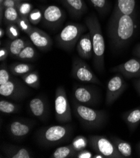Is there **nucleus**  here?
Wrapping results in <instances>:
<instances>
[{
  "instance_id": "1",
  "label": "nucleus",
  "mask_w": 140,
  "mask_h": 158,
  "mask_svg": "<svg viewBox=\"0 0 140 158\" xmlns=\"http://www.w3.org/2000/svg\"><path fill=\"white\" fill-rule=\"evenodd\" d=\"M136 27L134 15H124L114 9L107 27L108 37L113 48H124L133 37Z\"/></svg>"
},
{
  "instance_id": "2",
  "label": "nucleus",
  "mask_w": 140,
  "mask_h": 158,
  "mask_svg": "<svg viewBox=\"0 0 140 158\" xmlns=\"http://www.w3.org/2000/svg\"><path fill=\"white\" fill-rule=\"evenodd\" d=\"M85 23L91 35L93 47V65L99 73L104 72L105 41L98 19L91 15L85 20Z\"/></svg>"
},
{
  "instance_id": "3",
  "label": "nucleus",
  "mask_w": 140,
  "mask_h": 158,
  "mask_svg": "<svg viewBox=\"0 0 140 158\" xmlns=\"http://www.w3.org/2000/svg\"><path fill=\"white\" fill-rule=\"evenodd\" d=\"M73 111L85 127L90 129L101 128L107 122V115L104 110H97L72 100Z\"/></svg>"
},
{
  "instance_id": "4",
  "label": "nucleus",
  "mask_w": 140,
  "mask_h": 158,
  "mask_svg": "<svg viewBox=\"0 0 140 158\" xmlns=\"http://www.w3.org/2000/svg\"><path fill=\"white\" fill-rule=\"evenodd\" d=\"M72 134L69 125H51L42 127L37 133L38 143L43 146H53L66 143Z\"/></svg>"
},
{
  "instance_id": "5",
  "label": "nucleus",
  "mask_w": 140,
  "mask_h": 158,
  "mask_svg": "<svg viewBox=\"0 0 140 158\" xmlns=\"http://www.w3.org/2000/svg\"><path fill=\"white\" fill-rule=\"evenodd\" d=\"M88 29L86 25L68 23L56 37L58 46L67 51H71L81 37Z\"/></svg>"
},
{
  "instance_id": "6",
  "label": "nucleus",
  "mask_w": 140,
  "mask_h": 158,
  "mask_svg": "<svg viewBox=\"0 0 140 158\" xmlns=\"http://www.w3.org/2000/svg\"><path fill=\"white\" fill-rule=\"evenodd\" d=\"M88 143L96 152L102 154L104 157L123 158L113 141L104 135H90Z\"/></svg>"
},
{
  "instance_id": "7",
  "label": "nucleus",
  "mask_w": 140,
  "mask_h": 158,
  "mask_svg": "<svg viewBox=\"0 0 140 158\" xmlns=\"http://www.w3.org/2000/svg\"><path fill=\"white\" fill-rule=\"evenodd\" d=\"M55 117L60 123H68L72 120V111L64 87L58 86L55 97Z\"/></svg>"
},
{
  "instance_id": "8",
  "label": "nucleus",
  "mask_w": 140,
  "mask_h": 158,
  "mask_svg": "<svg viewBox=\"0 0 140 158\" xmlns=\"http://www.w3.org/2000/svg\"><path fill=\"white\" fill-rule=\"evenodd\" d=\"M71 74L72 77L79 81L101 85L100 80L89 66L78 57H75L73 59Z\"/></svg>"
},
{
  "instance_id": "9",
  "label": "nucleus",
  "mask_w": 140,
  "mask_h": 158,
  "mask_svg": "<svg viewBox=\"0 0 140 158\" xmlns=\"http://www.w3.org/2000/svg\"><path fill=\"white\" fill-rule=\"evenodd\" d=\"M28 91V88L25 85L13 77L6 83L0 85V94L14 100H23Z\"/></svg>"
},
{
  "instance_id": "10",
  "label": "nucleus",
  "mask_w": 140,
  "mask_h": 158,
  "mask_svg": "<svg viewBox=\"0 0 140 158\" xmlns=\"http://www.w3.org/2000/svg\"><path fill=\"white\" fill-rule=\"evenodd\" d=\"M127 84L121 74H116L109 80L107 85L106 104L113 105L125 91Z\"/></svg>"
},
{
  "instance_id": "11",
  "label": "nucleus",
  "mask_w": 140,
  "mask_h": 158,
  "mask_svg": "<svg viewBox=\"0 0 140 158\" xmlns=\"http://www.w3.org/2000/svg\"><path fill=\"white\" fill-rule=\"evenodd\" d=\"M73 97L78 103L87 105H96L99 100V92L90 86H77L73 89Z\"/></svg>"
},
{
  "instance_id": "12",
  "label": "nucleus",
  "mask_w": 140,
  "mask_h": 158,
  "mask_svg": "<svg viewBox=\"0 0 140 158\" xmlns=\"http://www.w3.org/2000/svg\"><path fill=\"white\" fill-rule=\"evenodd\" d=\"M65 13L60 7L50 5L46 7L43 13V23L51 29L58 27L65 19Z\"/></svg>"
},
{
  "instance_id": "13",
  "label": "nucleus",
  "mask_w": 140,
  "mask_h": 158,
  "mask_svg": "<svg viewBox=\"0 0 140 158\" xmlns=\"http://www.w3.org/2000/svg\"><path fill=\"white\" fill-rule=\"evenodd\" d=\"M30 41L42 51H47L52 45L51 37L44 31L33 27L32 30L27 34Z\"/></svg>"
},
{
  "instance_id": "14",
  "label": "nucleus",
  "mask_w": 140,
  "mask_h": 158,
  "mask_svg": "<svg viewBox=\"0 0 140 158\" xmlns=\"http://www.w3.org/2000/svg\"><path fill=\"white\" fill-rule=\"evenodd\" d=\"M112 72L120 73L128 79L140 77V59H131L111 68Z\"/></svg>"
},
{
  "instance_id": "15",
  "label": "nucleus",
  "mask_w": 140,
  "mask_h": 158,
  "mask_svg": "<svg viewBox=\"0 0 140 158\" xmlns=\"http://www.w3.org/2000/svg\"><path fill=\"white\" fill-rule=\"evenodd\" d=\"M34 123L25 120H14L8 125V134L14 139H20L26 136L32 131Z\"/></svg>"
},
{
  "instance_id": "16",
  "label": "nucleus",
  "mask_w": 140,
  "mask_h": 158,
  "mask_svg": "<svg viewBox=\"0 0 140 158\" xmlns=\"http://www.w3.org/2000/svg\"><path fill=\"white\" fill-rule=\"evenodd\" d=\"M76 48L79 56L82 59H89L93 56L92 42L89 31L81 37Z\"/></svg>"
},
{
  "instance_id": "17",
  "label": "nucleus",
  "mask_w": 140,
  "mask_h": 158,
  "mask_svg": "<svg viewBox=\"0 0 140 158\" xmlns=\"http://www.w3.org/2000/svg\"><path fill=\"white\" fill-rule=\"evenodd\" d=\"M2 151L6 157L9 158H31L32 154L26 149L11 144H4L2 147Z\"/></svg>"
},
{
  "instance_id": "18",
  "label": "nucleus",
  "mask_w": 140,
  "mask_h": 158,
  "mask_svg": "<svg viewBox=\"0 0 140 158\" xmlns=\"http://www.w3.org/2000/svg\"><path fill=\"white\" fill-rule=\"evenodd\" d=\"M64 6L74 17H79L87 11L84 0H61Z\"/></svg>"
},
{
  "instance_id": "19",
  "label": "nucleus",
  "mask_w": 140,
  "mask_h": 158,
  "mask_svg": "<svg viewBox=\"0 0 140 158\" xmlns=\"http://www.w3.org/2000/svg\"><path fill=\"white\" fill-rule=\"evenodd\" d=\"M30 112L35 117L43 119L46 114V105L44 100L40 97H35L31 100L28 104Z\"/></svg>"
},
{
  "instance_id": "20",
  "label": "nucleus",
  "mask_w": 140,
  "mask_h": 158,
  "mask_svg": "<svg viewBox=\"0 0 140 158\" xmlns=\"http://www.w3.org/2000/svg\"><path fill=\"white\" fill-rule=\"evenodd\" d=\"M122 118L131 132H133L140 123V106L124 113Z\"/></svg>"
},
{
  "instance_id": "21",
  "label": "nucleus",
  "mask_w": 140,
  "mask_h": 158,
  "mask_svg": "<svg viewBox=\"0 0 140 158\" xmlns=\"http://www.w3.org/2000/svg\"><path fill=\"white\" fill-rule=\"evenodd\" d=\"M28 41L23 38H18L8 42L6 47L9 50L10 54L14 57H16L25 48Z\"/></svg>"
},
{
  "instance_id": "22",
  "label": "nucleus",
  "mask_w": 140,
  "mask_h": 158,
  "mask_svg": "<svg viewBox=\"0 0 140 158\" xmlns=\"http://www.w3.org/2000/svg\"><path fill=\"white\" fill-rule=\"evenodd\" d=\"M136 8V0H117L114 10L128 15H134Z\"/></svg>"
},
{
  "instance_id": "23",
  "label": "nucleus",
  "mask_w": 140,
  "mask_h": 158,
  "mask_svg": "<svg viewBox=\"0 0 140 158\" xmlns=\"http://www.w3.org/2000/svg\"><path fill=\"white\" fill-rule=\"evenodd\" d=\"M31 41H28L25 48L15 58L22 61H32L37 57V53Z\"/></svg>"
},
{
  "instance_id": "24",
  "label": "nucleus",
  "mask_w": 140,
  "mask_h": 158,
  "mask_svg": "<svg viewBox=\"0 0 140 158\" xmlns=\"http://www.w3.org/2000/svg\"><path fill=\"white\" fill-rule=\"evenodd\" d=\"M111 140L116 146L118 151L123 156V158L131 157L132 156V148L127 141L124 140L117 137H112Z\"/></svg>"
},
{
  "instance_id": "25",
  "label": "nucleus",
  "mask_w": 140,
  "mask_h": 158,
  "mask_svg": "<svg viewBox=\"0 0 140 158\" xmlns=\"http://www.w3.org/2000/svg\"><path fill=\"white\" fill-rule=\"evenodd\" d=\"M77 152L70 144L68 146L57 148L50 156L52 158H70L76 157Z\"/></svg>"
},
{
  "instance_id": "26",
  "label": "nucleus",
  "mask_w": 140,
  "mask_h": 158,
  "mask_svg": "<svg viewBox=\"0 0 140 158\" xmlns=\"http://www.w3.org/2000/svg\"><path fill=\"white\" fill-rule=\"evenodd\" d=\"M35 66L31 64L25 62L14 63L10 66L9 69L10 73L17 76H21L26 73H28L34 69Z\"/></svg>"
},
{
  "instance_id": "27",
  "label": "nucleus",
  "mask_w": 140,
  "mask_h": 158,
  "mask_svg": "<svg viewBox=\"0 0 140 158\" xmlns=\"http://www.w3.org/2000/svg\"><path fill=\"white\" fill-rule=\"evenodd\" d=\"M23 83L28 86L37 89L40 87V76L37 71H31L20 76Z\"/></svg>"
},
{
  "instance_id": "28",
  "label": "nucleus",
  "mask_w": 140,
  "mask_h": 158,
  "mask_svg": "<svg viewBox=\"0 0 140 158\" xmlns=\"http://www.w3.org/2000/svg\"><path fill=\"white\" fill-rule=\"evenodd\" d=\"M20 18V15L16 8H8L4 10L3 21L6 25L17 23Z\"/></svg>"
},
{
  "instance_id": "29",
  "label": "nucleus",
  "mask_w": 140,
  "mask_h": 158,
  "mask_svg": "<svg viewBox=\"0 0 140 158\" xmlns=\"http://www.w3.org/2000/svg\"><path fill=\"white\" fill-rule=\"evenodd\" d=\"M20 110V106L7 100L0 101V111L6 114L17 113Z\"/></svg>"
},
{
  "instance_id": "30",
  "label": "nucleus",
  "mask_w": 140,
  "mask_h": 158,
  "mask_svg": "<svg viewBox=\"0 0 140 158\" xmlns=\"http://www.w3.org/2000/svg\"><path fill=\"white\" fill-rule=\"evenodd\" d=\"M21 30L17 23H11L7 25L6 28V35L11 40L19 38Z\"/></svg>"
},
{
  "instance_id": "31",
  "label": "nucleus",
  "mask_w": 140,
  "mask_h": 158,
  "mask_svg": "<svg viewBox=\"0 0 140 158\" xmlns=\"http://www.w3.org/2000/svg\"><path fill=\"white\" fill-rule=\"evenodd\" d=\"M88 143V139L82 135H79L74 138L71 144L77 152H79L85 149Z\"/></svg>"
},
{
  "instance_id": "32",
  "label": "nucleus",
  "mask_w": 140,
  "mask_h": 158,
  "mask_svg": "<svg viewBox=\"0 0 140 158\" xmlns=\"http://www.w3.org/2000/svg\"><path fill=\"white\" fill-rule=\"evenodd\" d=\"M90 2L101 15L105 14L108 10L107 0H90Z\"/></svg>"
},
{
  "instance_id": "33",
  "label": "nucleus",
  "mask_w": 140,
  "mask_h": 158,
  "mask_svg": "<svg viewBox=\"0 0 140 158\" xmlns=\"http://www.w3.org/2000/svg\"><path fill=\"white\" fill-rule=\"evenodd\" d=\"M28 19L32 25H37L43 19V13L39 9H34L30 13Z\"/></svg>"
},
{
  "instance_id": "34",
  "label": "nucleus",
  "mask_w": 140,
  "mask_h": 158,
  "mask_svg": "<svg viewBox=\"0 0 140 158\" xmlns=\"http://www.w3.org/2000/svg\"><path fill=\"white\" fill-rule=\"evenodd\" d=\"M32 8H33V5L32 4H30V3H28V2H21L19 3L17 9L18 10V11L20 15V17H28L30 13L32 11Z\"/></svg>"
},
{
  "instance_id": "35",
  "label": "nucleus",
  "mask_w": 140,
  "mask_h": 158,
  "mask_svg": "<svg viewBox=\"0 0 140 158\" xmlns=\"http://www.w3.org/2000/svg\"><path fill=\"white\" fill-rule=\"evenodd\" d=\"M17 24L21 30V31H23V32L26 33V34H28L33 28L32 25H31L32 23L29 21L28 17H20Z\"/></svg>"
},
{
  "instance_id": "36",
  "label": "nucleus",
  "mask_w": 140,
  "mask_h": 158,
  "mask_svg": "<svg viewBox=\"0 0 140 158\" xmlns=\"http://www.w3.org/2000/svg\"><path fill=\"white\" fill-rule=\"evenodd\" d=\"M10 72L5 63L2 64L0 69V85L6 83L13 77Z\"/></svg>"
},
{
  "instance_id": "37",
  "label": "nucleus",
  "mask_w": 140,
  "mask_h": 158,
  "mask_svg": "<svg viewBox=\"0 0 140 158\" xmlns=\"http://www.w3.org/2000/svg\"><path fill=\"white\" fill-rule=\"evenodd\" d=\"M21 2H17L14 0H4L3 3L0 4V5L2 6L4 9L8 8H17L19 3Z\"/></svg>"
},
{
  "instance_id": "38",
  "label": "nucleus",
  "mask_w": 140,
  "mask_h": 158,
  "mask_svg": "<svg viewBox=\"0 0 140 158\" xmlns=\"http://www.w3.org/2000/svg\"><path fill=\"white\" fill-rule=\"evenodd\" d=\"M10 52L6 47H2L0 49V60L2 62L5 61L9 56Z\"/></svg>"
},
{
  "instance_id": "39",
  "label": "nucleus",
  "mask_w": 140,
  "mask_h": 158,
  "mask_svg": "<svg viewBox=\"0 0 140 158\" xmlns=\"http://www.w3.org/2000/svg\"><path fill=\"white\" fill-rule=\"evenodd\" d=\"M76 157L77 158H91L93 157L92 153L86 149H83L82 151H79L77 152Z\"/></svg>"
},
{
  "instance_id": "40",
  "label": "nucleus",
  "mask_w": 140,
  "mask_h": 158,
  "mask_svg": "<svg viewBox=\"0 0 140 158\" xmlns=\"http://www.w3.org/2000/svg\"><path fill=\"white\" fill-rule=\"evenodd\" d=\"M133 54L135 56L140 59V44H138L135 46L133 51Z\"/></svg>"
},
{
  "instance_id": "41",
  "label": "nucleus",
  "mask_w": 140,
  "mask_h": 158,
  "mask_svg": "<svg viewBox=\"0 0 140 158\" xmlns=\"http://www.w3.org/2000/svg\"><path fill=\"white\" fill-rule=\"evenodd\" d=\"M134 88L136 89L137 93L139 94V96L140 97V77H139V78H138L137 80L134 81Z\"/></svg>"
},
{
  "instance_id": "42",
  "label": "nucleus",
  "mask_w": 140,
  "mask_h": 158,
  "mask_svg": "<svg viewBox=\"0 0 140 158\" xmlns=\"http://www.w3.org/2000/svg\"><path fill=\"white\" fill-rule=\"evenodd\" d=\"M6 34V30H5L2 27L0 28V38H3Z\"/></svg>"
},
{
  "instance_id": "43",
  "label": "nucleus",
  "mask_w": 140,
  "mask_h": 158,
  "mask_svg": "<svg viewBox=\"0 0 140 158\" xmlns=\"http://www.w3.org/2000/svg\"><path fill=\"white\" fill-rule=\"evenodd\" d=\"M93 157H94V158H104V156H102V155L101 154L98 153L97 154H96V155H94V156H93Z\"/></svg>"
},
{
  "instance_id": "44",
  "label": "nucleus",
  "mask_w": 140,
  "mask_h": 158,
  "mask_svg": "<svg viewBox=\"0 0 140 158\" xmlns=\"http://www.w3.org/2000/svg\"><path fill=\"white\" fill-rule=\"evenodd\" d=\"M136 149H137V152H138V156L140 157V141H139V143H138V144L137 145V148H136Z\"/></svg>"
},
{
  "instance_id": "45",
  "label": "nucleus",
  "mask_w": 140,
  "mask_h": 158,
  "mask_svg": "<svg viewBox=\"0 0 140 158\" xmlns=\"http://www.w3.org/2000/svg\"><path fill=\"white\" fill-rule=\"evenodd\" d=\"M4 2V0H0V4H2V3H3V2Z\"/></svg>"
},
{
  "instance_id": "46",
  "label": "nucleus",
  "mask_w": 140,
  "mask_h": 158,
  "mask_svg": "<svg viewBox=\"0 0 140 158\" xmlns=\"http://www.w3.org/2000/svg\"><path fill=\"white\" fill-rule=\"evenodd\" d=\"M14 1H17V2H22V0H14Z\"/></svg>"
},
{
  "instance_id": "47",
  "label": "nucleus",
  "mask_w": 140,
  "mask_h": 158,
  "mask_svg": "<svg viewBox=\"0 0 140 158\" xmlns=\"http://www.w3.org/2000/svg\"><path fill=\"white\" fill-rule=\"evenodd\" d=\"M22 1H25V0H22Z\"/></svg>"
}]
</instances>
